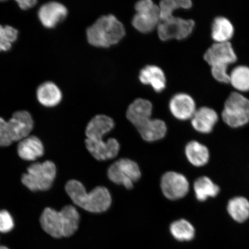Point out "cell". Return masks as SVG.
<instances>
[{
	"instance_id": "1",
	"label": "cell",
	"mask_w": 249,
	"mask_h": 249,
	"mask_svg": "<svg viewBox=\"0 0 249 249\" xmlns=\"http://www.w3.org/2000/svg\"><path fill=\"white\" fill-rule=\"evenodd\" d=\"M80 216L75 207L67 205L61 211L46 208L40 218L42 228L55 238L69 237L79 227Z\"/></svg>"
},
{
	"instance_id": "2",
	"label": "cell",
	"mask_w": 249,
	"mask_h": 249,
	"mask_svg": "<svg viewBox=\"0 0 249 249\" xmlns=\"http://www.w3.org/2000/svg\"><path fill=\"white\" fill-rule=\"evenodd\" d=\"M65 189L74 204L89 213H104L111 204L110 192L105 187L98 186L87 193L82 183L72 179L67 183Z\"/></svg>"
},
{
	"instance_id": "3",
	"label": "cell",
	"mask_w": 249,
	"mask_h": 249,
	"mask_svg": "<svg viewBox=\"0 0 249 249\" xmlns=\"http://www.w3.org/2000/svg\"><path fill=\"white\" fill-rule=\"evenodd\" d=\"M125 34L122 23L113 15L102 16L87 30L89 44L98 48H109L116 45Z\"/></svg>"
},
{
	"instance_id": "4",
	"label": "cell",
	"mask_w": 249,
	"mask_h": 249,
	"mask_svg": "<svg viewBox=\"0 0 249 249\" xmlns=\"http://www.w3.org/2000/svg\"><path fill=\"white\" fill-rule=\"evenodd\" d=\"M33 126L32 117L27 111L16 112L8 121L0 117V146L7 147L26 138Z\"/></svg>"
},
{
	"instance_id": "5",
	"label": "cell",
	"mask_w": 249,
	"mask_h": 249,
	"mask_svg": "<svg viewBox=\"0 0 249 249\" xmlns=\"http://www.w3.org/2000/svg\"><path fill=\"white\" fill-rule=\"evenodd\" d=\"M55 176V164L48 160L31 164L27 173L23 174L21 181L31 191H45L51 188Z\"/></svg>"
},
{
	"instance_id": "6",
	"label": "cell",
	"mask_w": 249,
	"mask_h": 249,
	"mask_svg": "<svg viewBox=\"0 0 249 249\" xmlns=\"http://www.w3.org/2000/svg\"><path fill=\"white\" fill-rule=\"evenodd\" d=\"M222 118L227 125L237 128L249 123V99L241 93L233 92L226 99Z\"/></svg>"
},
{
	"instance_id": "7",
	"label": "cell",
	"mask_w": 249,
	"mask_h": 249,
	"mask_svg": "<svg viewBox=\"0 0 249 249\" xmlns=\"http://www.w3.org/2000/svg\"><path fill=\"white\" fill-rule=\"evenodd\" d=\"M107 176L111 182L129 190L133 188V183L141 178L142 174L135 161L123 158L109 167Z\"/></svg>"
},
{
	"instance_id": "8",
	"label": "cell",
	"mask_w": 249,
	"mask_h": 249,
	"mask_svg": "<svg viewBox=\"0 0 249 249\" xmlns=\"http://www.w3.org/2000/svg\"><path fill=\"white\" fill-rule=\"evenodd\" d=\"M136 14L132 19V25L142 33H149L157 28L160 21V8L151 0H142L135 6Z\"/></svg>"
},
{
	"instance_id": "9",
	"label": "cell",
	"mask_w": 249,
	"mask_h": 249,
	"mask_svg": "<svg viewBox=\"0 0 249 249\" xmlns=\"http://www.w3.org/2000/svg\"><path fill=\"white\" fill-rule=\"evenodd\" d=\"M195 26V21L192 19H185L173 16L159 23L158 36L163 41L173 39H185L191 35Z\"/></svg>"
},
{
	"instance_id": "10",
	"label": "cell",
	"mask_w": 249,
	"mask_h": 249,
	"mask_svg": "<svg viewBox=\"0 0 249 249\" xmlns=\"http://www.w3.org/2000/svg\"><path fill=\"white\" fill-rule=\"evenodd\" d=\"M160 186L163 194L170 200L184 197L189 191V183L182 174L169 171L161 177Z\"/></svg>"
},
{
	"instance_id": "11",
	"label": "cell",
	"mask_w": 249,
	"mask_h": 249,
	"mask_svg": "<svg viewBox=\"0 0 249 249\" xmlns=\"http://www.w3.org/2000/svg\"><path fill=\"white\" fill-rule=\"evenodd\" d=\"M204 58L211 67L214 65L229 66L237 60V56L231 43H215L205 53Z\"/></svg>"
},
{
	"instance_id": "12",
	"label": "cell",
	"mask_w": 249,
	"mask_h": 249,
	"mask_svg": "<svg viewBox=\"0 0 249 249\" xmlns=\"http://www.w3.org/2000/svg\"><path fill=\"white\" fill-rule=\"evenodd\" d=\"M169 108L173 116L179 120L191 119L196 111V103L191 96L179 93L173 96L169 103Z\"/></svg>"
},
{
	"instance_id": "13",
	"label": "cell",
	"mask_w": 249,
	"mask_h": 249,
	"mask_svg": "<svg viewBox=\"0 0 249 249\" xmlns=\"http://www.w3.org/2000/svg\"><path fill=\"white\" fill-rule=\"evenodd\" d=\"M68 15L67 8L58 2H49L39 8L38 18L43 26L54 28L63 21Z\"/></svg>"
},
{
	"instance_id": "14",
	"label": "cell",
	"mask_w": 249,
	"mask_h": 249,
	"mask_svg": "<svg viewBox=\"0 0 249 249\" xmlns=\"http://www.w3.org/2000/svg\"><path fill=\"white\" fill-rule=\"evenodd\" d=\"M85 144L89 153L98 160H111L117 157L120 149L119 142L114 138L109 139L107 142H93L86 139Z\"/></svg>"
},
{
	"instance_id": "15",
	"label": "cell",
	"mask_w": 249,
	"mask_h": 249,
	"mask_svg": "<svg viewBox=\"0 0 249 249\" xmlns=\"http://www.w3.org/2000/svg\"><path fill=\"white\" fill-rule=\"evenodd\" d=\"M152 105L144 99H137L130 104L126 111V117L136 128L151 119Z\"/></svg>"
},
{
	"instance_id": "16",
	"label": "cell",
	"mask_w": 249,
	"mask_h": 249,
	"mask_svg": "<svg viewBox=\"0 0 249 249\" xmlns=\"http://www.w3.org/2000/svg\"><path fill=\"white\" fill-rule=\"evenodd\" d=\"M219 117L213 109L202 107L196 110L191 118L193 127L199 133L208 134L213 131Z\"/></svg>"
},
{
	"instance_id": "17",
	"label": "cell",
	"mask_w": 249,
	"mask_h": 249,
	"mask_svg": "<svg viewBox=\"0 0 249 249\" xmlns=\"http://www.w3.org/2000/svg\"><path fill=\"white\" fill-rule=\"evenodd\" d=\"M112 118L105 115H98L89 121L86 129L87 139L90 141H101L103 138L114 128Z\"/></svg>"
},
{
	"instance_id": "18",
	"label": "cell",
	"mask_w": 249,
	"mask_h": 249,
	"mask_svg": "<svg viewBox=\"0 0 249 249\" xmlns=\"http://www.w3.org/2000/svg\"><path fill=\"white\" fill-rule=\"evenodd\" d=\"M139 80L143 85H150L157 92L163 91L166 86L164 71L156 65H147L140 71Z\"/></svg>"
},
{
	"instance_id": "19",
	"label": "cell",
	"mask_w": 249,
	"mask_h": 249,
	"mask_svg": "<svg viewBox=\"0 0 249 249\" xmlns=\"http://www.w3.org/2000/svg\"><path fill=\"white\" fill-rule=\"evenodd\" d=\"M19 157L25 160L33 161L44 154L42 142L36 136H28L20 141L18 147Z\"/></svg>"
},
{
	"instance_id": "20",
	"label": "cell",
	"mask_w": 249,
	"mask_h": 249,
	"mask_svg": "<svg viewBox=\"0 0 249 249\" xmlns=\"http://www.w3.org/2000/svg\"><path fill=\"white\" fill-rule=\"evenodd\" d=\"M136 129L142 139L148 142L162 139L167 133V126L164 121L151 118Z\"/></svg>"
},
{
	"instance_id": "21",
	"label": "cell",
	"mask_w": 249,
	"mask_h": 249,
	"mask_svg": "<svg viewBox=\"0 0 249 249\" xmlns=\"http://www.w3.org/2000/svg\"><path fill=\"white\" fill-rule=\"evenodd\" d=\"M37 99L45 107H54L60 104L62 93L57 85L52 82H46L40 85L36 92Z\"/></svg>"
},
{
	"instance_id": "22",
	"label": "cell",
	"mask_w": 249,
	"mask_h": 249,
	"mask_svg": "<svg viewBox=\"0 0 249 249\" xmlns=\"http://www.w3.org/2000/svg\"><path fill=\"white\" fill-rule=\"evenodd\" d=\"M234 34V27L228 18L219 17L214 18L211 28L212 38L216 43L229 42Z\"/></svg>"
},
{
	"instance_id": "23",
	"label": "cell",
	"mask_w": 249,
	"mask_h": 249,
	"mask_svg": "<svg viewBox=\"0 0 249 249\" xmlns=\"http://www.w3.org/2000/svg\"><path fill=\"white\" fill-rule=\"evenodd\" d=\"M185 155L189 162L196 167L204 166L209 161V150L198 142L192 141L186 145Z\"/></svg>"
},
{
	"instance_id": "24",
	"label": "cell",
	"mask_w": 249,
	"mask_h": 249,
	"mask_svg": "<svg viewBox=\"0 0 249 249\" xmlns=\"http://www.w3.org/2000/svg\"><path fill=\"white\" fill-rule=\"evenodd\" d=\"M196 198L204 201L210 197H215L220 192L219 187L208 177H201L196 179L194 183Z\"/></svg>"
},
{
	"instance_id": "25",
	"label": "cell",
	"mask_w": 249,
	"mask_h": 249,
	"mask_svg": "<svg viewBox=\"0 0 249 249\" xmlns=\"http://www.w3.org/2000/svg\"><path fill=\"white\" fill-rule=\"evenodd\" d=\"M227 211L235 222H245L249 218V201L243 197L233 198L227 205Z\"/></svg>"
},
{
	"instance_id": "26",
	"label": "cell",
	"mask_w": 249,
	"mask_h": 249,
	"mask_svg": "<svg viewBox=\"0 0 249 249\" xmlns=\"http://www.w3.org/2000/svg\"><path fill=\"white\" fill-rule=\"evenodd\" d=\"M230 83L239 91H249V67L240 65L233 68L230 74Z\"/></svg>"
},
{
	"instance_id": "27",
	"label": "cell",
	"mask_w": 249,
	"mask_h": 249,
	"mask_svg": "<svg viewBox=\"0 0 249 249\" xmlns=\"http://www.w3.org/2000/svg\"><path fill=\"white\" fill-rule=\"evenodd\" d=\"M170 232L177 240L180 241H191L195 235L194 227L185 219L177 220L171 224Z\"/></svg>"
},
{
	"instance_id": "28",
	"label": "cell",
	"mask_w": 249,
	"mask_h": 249,
	"mask_svg": "<svg viewBox=\"0 0 249 249\" xmlns=\"http://www.w3.org/2000/svg\"><path fill=\"white\" fill-rule=\"evenodd\" d=\"M191 0H163L159 5L160 21L173 17L174 12L178 9H189L192 7Z\"/></svg>"
},
{
	"instance_id": "29",
	"label": "cell",
	"mask_w": 249,
	"mask_h": 249,
	"mask_svg": "<svg viewBox=\"0 0 249 249\" xmlns=\"http://www.w3.org/2000/svg\"><path fill=\"white\" fill-rule=\"evenodd\" d=\"M18 37V31L15 28L0 25V52L9 51Z\"/></svg>"
},
{
	"instance_id": "30",
	"label": "cell",
	"mask_w": 249,
	"mask_h": 249,
	"mask_svg": "<svg viewBox=\"0 0 249 249\" xmlns=\"http://www.w3.org/2000/svg\"><path fill=\"white\" fill-rule=\"evenodd\" d=\"M228 65H214L211 66L212 75L217 82L222 83H230V74L227 72Z\"/></svg>"
},
{
	"instance_id": "31",
	"label": "cell",
	"mask_w": 249,
	"mask_h": 249,
	"mask_svg": "<svg viewBox=\"0 0 249 249\" xmlns=\"http://www.w3.org/2000/svg\"><path fill=\"white\" fill-rule=\"evenodd\" d=\"M14 227L13 219L7 211H0V232L6 233L11 231Z\"/></svg>"
},
{
	"instance_id": "32",
	"label": "cell",
	"mask_w": 249,
	"mask_h": 249,
	"mask_svg": "<svg viewBox=\"0 0 249 249\" xmlns=\"http://www.w3.org/2000/svg\"><path fill=\"white\" fill-rule=\"evenodd\" d=\"M18 4L23 10L33 8L36 4V0H23V1H17Z\"/></svg>"
},
{
	"instance_id": "33",
	"label": "cell",
	"mask_w": 249,
	"mask_h": 249,
	"mask_svg": "<svg viewBox=\"0 0 249 249\" xmlns=\"http://www.w3.org/2000/svg\"><path fill=\"white\" fill-rule=\"evenodd\" d=\"M0 249H9L7 247H4V246H1L0 247Z\"/></svg>"
}]
</instances>
